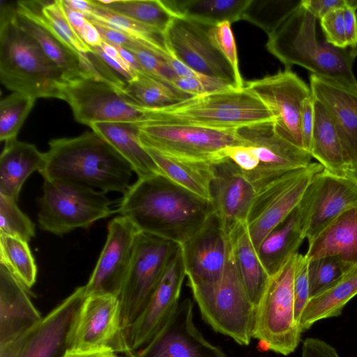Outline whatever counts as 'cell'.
Instances as JSON below:
<instances>
[{
    "label": "cell",
    "instance_id": "6da1fadb",
    "mask_svg": "<svg viewBox=\"0 0 357 357\" xmlns=\"http://www.w3.org/2000/svg\"><path fill=\"white\" fill-rule=\"evenodd\" d=\"M117 213L138 231L181 245L204 226L214 208L211 202L157 174L131 184Z\"/></svg>",
    "mask_w": 357,
    "mask_h": 357
},
{
    "label": "cell",
    "instance_id": "7a4b0ae2",
    "mask_svg": "<svg viewBox=\"0 0 357 357\" xmlns=\"http://www.w3.org/2000/svg\"><path fill=\"white\" fill-rule=\"evenodd\" d=\"M39 172L44 180L124 194L131 185L133 169L107 141L92 131L50 141Z\"/></svg>",
    "mask_w": 357,
    "mask_h": 357
},
{
    "label": "cell",
    "instance_id": "3957f363",
    "mask_svg": "<svg viewBox=\"0 0 357 357\" xmlns=\"http://www.w3.org/2000/svg\"><path fill=\"white\" fill-rule=\"evenodd\" d=\"M318 22L301 3L268 36L266 49L287 69L300 66L312 75L357 91V79L353 70L357 48H340L330 44Z\"/></svg>",
    "mask_w": 357,
    "mask_h": 357
},
{
    "label": "cell",
    "instance_id": "277c9868",
    "mask_svg": "<svg viewBox=\"0 0 357 357\" xmlns=\"http://www.w3.org/2000/svg\"><path fill=\"white\" fill-rule=\"evenodd\" d=\"M13 17L0 22L2 84L13 92L25 93L36 99L63 100L69 82L63 73L38 44L14 22Z\"/></svg>",
    "mask_w": 357,
    "mask_h": 357
},
{
    "label": "cell",
    "instance_id": "5b68a950",
    "mask_svg": "<svg viewBox=\"0 0 357 357\" xmlns=\"http://www.w3.org/2000/svg\"><path fill=\"white\" fill-rule=\"evenodd\" d=\"M236 132L241 143L225 149L222 159L236 165L255 190L270 181L312 162L310 153L276 132L273 121L241 127Z\"/></svg>",
    "mask_w": 357,
    "mask_h": 357
},
{
    "label": "cell",
    "instance_id": "8992f818",
    "mask_svg": "<svg viewBox=\"0 0 357 357\" xmlns=\"http://www.w3.org/2000/svg\"><path fill=\"white\" fill-rule=\"evenodd\" d=\"M270 121L274 119L268 107L245 86L190 97L172 106L151 110V122L218 129H238Z\"/></svg>",
    "mask_w": 357,
    "mask_h": 357
},
{
    "label": "cell",
    "instance_id": "52a82bcc",
    "mask_svg": "<svg viewBox=\"0 0 357 357\" xmlns=\"http://www.w3.org/2000/svg\"><path fill=\"white\" fill-rule=\"evenodd\" d=\"M192 292L203 319L215 331L230 337L241 345L250 344L255 307L236 266L231 243L220 279L211 286L193 289Z\"/></svg>",
    "mask_w": 357,
    "mask_h": 357
},
{
    "label": "cell",
    "instance_id": "ba28073f",
    "mask_svg": "<svg viewBox=\"0 0 357 357\" xmlns=\"http://www.w3.org/2000/svg\"><path fill=\"white\" fill-rule=\"evenodd\" d=\"M38 201V227L62 236L76 229L88 228L95 222L112 215L117 210L106 193L59 180H44Z\"/></svg>",
    "mask_w": 357,
    "mask_h": 357
},
{
    "label": "cell",
    "instance_id": "9c48e42d",
    "mask_svg": "<svg viewBox=\"0 0 357 357\" xmlns=\"http://www.w3.org/2000/svg\"><path fill=\"white\" fill-rule=\"evenodd\" d=\"M296 254L270 276L255 307L252 337L266 342L270 350L284 356L295 351L303 333L294 316V271Z\"/></svg>",
    "mask_w": 357,
    "mask_h": 357
},
{
    "label": "cell",
    "instance_id": "30bf717a",
    "mask_svg": "<svg viewBox=\"0 0 357 357\" xmlns=\"http://www.w3.org/2000/svg\"><path fill=\"white\" fill-rule=\"evenodd\" d=\"M138 128L144 147L189 161L213 163L222 160L225 149L241 143L236 129L174 122H151Z\"/></svg>",
    "mask_w": 357,
    "mask_h": 357
},
{
    "label": "cell",
    "instance_id": "8fae6325",
    "mask_svg": "<svg viewBox=\"0 0 357 357\" xmlns=\"http://www.w3.org/2000/svg\"><path fill=\"white\" fill-rule=\"evenodd\" d=\"M75 119L91 126L98 123H119L137 127L151 122V108H146L123 89L102 79L83 78L69 82L63 100Z\"/></svg>",
    "mask_w": 357,
    "mask_h": 357
},
{
    "label": "cell",
    "instance_id": "7c38bea8",
    "mask_svg": "<svg viewBox=\"0 0 357 357\" xmlns=\"http://www.w3.org/2000/svg\"><path fill=\"white\" fill-rule=\"evenodd\" d=\"M180 246L165 238L138 233L130 267L119 296L121 327L126 335Z\"/></svg>",
    "mask_w": 357,
    "mask_h": 357
},
{
    "label": "cell",
    "instance_id": "4fadbf2b",
    "mask_svg": "<svg viewBox=\"0 0 357 357\" xmlns=\"http://www.w3.org/2000/svg\"><path fill=\"white\" fill-rule=\"evenodd\" d=\"M324 169L319 162L287 172L256 190L246 220L250 238L258 249L265 237L298 205L315 174Z\"/></svg>",
    "mask_w": 357,
    "mask_h": 357
},
{
    "label": "cell",
    "instance_id": "5bb4252c",
    "mask_svg": "<svg viewBox=\"0 0 357 357\" xmlns=\"http://www.w3.org/2000/svg\"><path fill=\"white\" fill-rule=\"evenodd\" d=\"M68 349L91 350L109 348L126 357H134L121 327L118 296L110 294L86 296L72 324Z\"/></svg>",
    "mask_w": 357,
    "mask_h": 357
},
{
    "label": "cell",
    "instance_id": "9a60e30c",
    "mask_svg": "<svg viewBox=\"0 0 357 357\" xmlns=\"http://www.w3.org/2000/svg\"><path fill=\"white\" fill-rule=\"evenodd\" d=\"M86 296L81 286L46 316L10 342L0 345V357H63L75 316Z\"/></svg>",
    "mask_w": 357,
    "mask_h": 357
},
{
    "label": "cell",
    "instance_id": "2e32d148",
    "mask_svg": "<svg viewBox=\"0 0 357 357\" xmlns=\"http://www.w3.org/2000/svg\"><path fill=\"white\" fill-rule=\"evenodd\" d=\"M268 107L273 116L276 132L303 149L301 130L304 101L312 96L310 86L291 69L285 68L263 78L245 82Z\"/></svg>",
    "mask_w": 357,
    "mask_h": 357
},
{
    "label": "cell",
    "instance_id": "e0dca14e",
    "mask_svg": "<svg viewBox=\"0 0 357 357\" xmlns=\"http://www.w3.org/2000/svg\"><path fill=\"white\" fill-rule=\"evenodd\" d=\"M211 26L176 16L165 33L167 47L192 70L238 88L232 68L209 36Z\"/></svg>",
    "mask_w": 357,
    "mask_h": 357
},
{
    "label": "cell",
    "instance_id": "ac0fdd59",
    "mask_svg": "<svg viewBox=\"0 0 357 357\" xmlns=\"http://www.w3.org/2000/svg\"><path fill=\"white\" fill-rule=\"evenodd\" d=\"M297 207L309 241L341 213L357 207V182L324 168L314 175Z\"/></svg>",
    "mask_w": 357,
    "mask_h": 357
},
{
    "label": "cell",
    "instance_id": "d6986e66",
    "mask_svg": "<svg viewBox=\"0 0 357 357\" xmlns=\"http://www.w3.org/2000/svg\"><path fill=\"white\" fill-rule=\"evenodd\" d=\"M185 276L180 246L165 268L145 307L126 333L128 346L134 355L156 336L174 313L180 302Z\"/></svg>",
    "mask_w": 357,
    "mask_h": 357
},
{
    "label": "cell",
    "instance_id": "ffe728a7",
    "mask_svg": "<svg viewBox=\"0 0 357 357\" xmlns=\"http://www.w3.org/2000/svg\"><path fill=\"white\" fill-rule=\"evenodd\" d=\"M139 232L134 225L122 215L109 222L106 242L93 273L84 285L86 296L110 294L119 297Z\"/></svg>",
    "mask_w": 357,
    "mask_h": 357
},
{
    "label": "cell",
    "instance_id": "44dd1931",
    "mask_svg": "<svg viewBox=\"0 0 357 357\" xmlns=\"http://www.w3.org/2000/svg\"><path fill=\"white\" fill-rule=\"evenodd\" d=\"M230 243L229 236L213 213L197 233L181 245L191 290L211 286L220 279Z\"/></svg>",
    "mask_w": 357,
    "mask_h": 357
},
{
    "label": "cell",
    "instance_id": "7402d4cb",
    "mask_svg": "<svg viewBox=\"0 0 357 357\" xmlns=\"http://www.w3.org/2000/svg\"><path fill=\"white\" fill-rule=\"evenodd\" d=\"M135 357H227L208 342L193 321L192 303L185 298L156 336Z\"/></svg>",
    "mask_w": 357,
    "mask_h": 357
},
{
    "label": "cell",
    "instance_id": "603a6c76",
    "mask_svg": "<svg viewBox=\"0 0 357 357\" xmlns=\"http://www.w3.org/2000/svg\"><path fill=\"white\" fill-rule=\"evenodd\" d=\"M211 183L214 213L225 234L230 236L245 224L256 190L238 167L223 158L213 163Z\"/></svg>",
    "mask_w": 357,
    "mask_h": 357
},
{
    "label": "cell",
    "instance_id": "cb8c5ba5",
    "mask_svg": "<svg viewBox=\"0 0 357 357\" xmlns=\"http://www.w3.org/2000/svg\"><path fill=\"white\" fill-rule=\"evenodd\" d=\"M312 96L326 109L338 132L349 169L357 165V91L310 74Z\"/></svg>",
    "mask_w": 357,
    "mask_h": 357
},
{
    "label": "cell",
    "instance_id": "d4e9b609",
    "mask_svg": "<svg viewBox=\"0 0 357 357\" xmlns=\"http://www.w3.org/2000/svg\"><path fill=\"white\" fill-rule=\"evenodd\" d=\"M41 318L28 289L0 264V345L13 340Z\"/></svg>",
    "mask_w": 357,
    "mask_h": 357
},
{
    "label": "cell",
    "instance_id": "484cf974",
    "mask_svg": "<svg viewBox=\"0 0 357 357\" xmlns=\"http://www.w3.org/2000/svg\"><path fill=\"white\" fill-rule=\"evenodd\" d=\"M13 20L38 44L45 55L63 73L68 82L83 78L99 79L96 68L86 54L73 50L50 30L17 11Z\"/></svg>",
    "mask_w": 357,
    "mask_h": 357
},
{
    "label": "cell",
    "instance_id": "4316f807",
    "mask_svg": "<svg viewBox=\"0 0 357 357\" xmlns=\"http://www.w3.org/2000/svg\"><path fill=\"white\" fill-rule=\"evenodd\" d=\"M307 260L336 256L357 265V207L341 213L308 241Z\"/></svg>",
    "mask_w": 357,
    "mask_h": 357
},
{
    "label": "cell",
    "instance_id": "83f0119b",
    "mask_svg": "<svg viewBox=\"0 0 357 357\" xmlns=\"http://www.w3.org/2000/svg\"><path fill=\"white\" fill-rule=\"evenodd\" d=\"M45 153L17 139L5 142L0 157V195L17 201L22 187L35 171L40 172Z\"/></svg>",
    "mask_w": 357,
    "mask_h": 357
},
{
    "label": "cell",
    "instance_id": "f1b7e54d",
    "mask_svg": "<svg viewBox=\"0 0 357 357\" xmlns=\"http://www.w3.org/2000/svg\"><path fill=\"white\" fill-rule=\"evenodd\" d=\"M305 238L298 207L262 241L257 250L269 276L277 273L295 254Z\"/></svg>",
    "mask_w": 357,
    "mask_h": 357
},
{
    "label": "cell",
    "instance_id": "f546056e",
    "mask_svg": "<svg viewBox=\"0 0 357 357\" xmlns=\"http://www.w3.org/2000/svg\"><path fill=\"white\" fill-rule=\"evenodd\" d=\"M90 128L129 162L138 178L162 174L152 157L142 145L137 126L119 123H98Z\"/></svg>",
    "mask_w": 357,
    "mask_h": 357
},
{
    "label": "cell",
    "instance_id": "4dcf8cb0",
    "mask_svg": "<svg viewBox=\"0 0 357 357\" xmlns=\"http://www.w3.org/2000/svg\"><path fill=\"white\" fill-rule=\"evenodd\" d=\"M357 295V265L317 295L310 298L300 319L302 332L321 319L342 314L347 303Z\"/></svg>",
    "mask_w": 357,
    "mask_h": 357
},
{
    "label": "cell",
    "instance_id": "1f68e13d",
    "mask_svg": "<svg viewBox=\"0 0 357 357\" xmlns=\"http://www.w3.org/2000/svg\"><path fill=\"white\" fill-rule=\"evenodd\" d=\"M161 174L173 183L212 202L213 163L178 159L144 147Z\"/></svg>",
    "mask_w": 357,
    "mask_h": 357
},
{
    "label": "cell",
    "instance_id": "d6a6232c",
    "mask_svg": "<svg viewBox=\"0 0 357 357\" xmlns=\"http://www.w3.org/2000/svg\"><path fill=\"white\" fill-rule=\"evenodd\" d=\"M313 100L314 122L310 153L324 169L346 174L349 165L334 122L324 105Z\"/></svg>",
    "mask_w": 357,
    "mask_h": 357
},
{
    "label": "cell",
    "instance_id": "836d02e7",
    "mask_svg": "<svg viewBox=\"0 0 357 357\" xmlns=\"http://www.w3.org/2000/svg\"><path fill=\"white\" fill-rule=\"evenodd\" d=\"M229 238L238 272L248 296L256 307L270 276L259 258L245 224L241 225Z\"/></svg>",
    "mask_w": 357,
    "mask_h": 357
},
{
    "label": "cell",
    "instance_id": "e575fe53",
    "mask_svg": "<svg viewBox=\"0 0 357 357\" xmlns=\"http://www.w3.org/2000/svg\"><path fill=\"white\" fill-rule=\"evenodd\" d=\"M176 16L205 24L215 25L241 20L250 0H170L164 1Z\"/></svg>",
    "mask_w": 357,
    "mask_h": 357
},
{
    "label": "cell",
    "instance_id": "d590c367",
    "mask_svg": "<svg viewBox=\"0 0 357 357\" xmlns=\"http://www.w3.org/2000/svg\"><path fill=\"white\" fill-rule=\"evenodd\" d=\"M102 6L165 35L176 17L163 0H96Z\"/></svg>",
    "mask_w": 357,
    "mask_h": 357
},
{
    "label": "cell",
    "instance_id": "8d00e7d4",
    "mask_svg": "<svg viewBox=\"0 0 357 357\" xmlns=\"http://www.w3.org/2000/svg\"><path fill=\"white\" fill-rule=\"evenodd\" d=\"M123 91L142 106L151 109L172 106L190 98L170 84L143 73H137Z\"/></svg>",
    "mask_w": 357,
    "mask_h": 357
},
{
    "label": "cell",
    "instance_id": "74e56055",
    "mask_svg": "<svg viewBox=\"0 0 357 357\" xmlns=\"http://www.w3.org/2000/svg\"><path fill=\"white\" fill-rule=\"evenodd\" d=\"M91 1L92 9L85 15L88 20L118 29L139 41L156 48L169 51L163 33L114 13L98 4L96 0Z\"/></svg>",
    "mask_w": 357,
    "mask_h": 357
},
{
    "label": "cell",
    "instance_id": "f35d334b",
    "mask_svg": "<svg viewBox=\"0 0 357 357\" xmlns=\"http://www.w3.org/2000/svg\"><path fill=\"white\" fill-rule=\"evenodd\" d=\"M0 264L6 266L27 289L35 284L37 267L28 242L0 234Z\"/></svg>",
    "mask_w": 357,
    "mask_h": 357
},
{
    "label": "cell",
    "instance_id": "ab89813d",
    "mask_svg": "<svg viewBox=\"0 0 357 357\" xmlns=\"http://www.w3.org/2000/svg\"><path fill=\"white\" fill-rule=\"evenodd\" d=\"M301 3V0H250L241 20L259 27L268 36Z\"/></svg>",
    "mask_w": 357,
    "mask_h": 357
},
{
    "label": "cell",
    "instance_id": "60d3db41",
    "mask_svg": "<svg viewBox=\"0 0 357 357\" xmlns=\"http://www.w3.org/2000/svg\"><path fill=\"white\" fill-rule=\"evenodd\" d=\"M36 98L25 93L13 92L0 102V140L8 142L17 135L32 109Z\"/></svg>",
    "mask_w": 357,
    "mask_h": 357
},
{
    "label": "cell",
    "instance_id": "b9f144b4",
    "mask_svg": "<svg viewBox=\"0 0 357 357\" xmlns=\"http://www.w3.org/2000/svg\"><path fill=\"white\" fill-rule=\"evenodd\" d=\"M353 267L336 256L308 260L310 298L325 290Z\"/></svg>",
    "mask_w": 357,
    "mask_h": 357
},
{
    "label": "cell",
    "instance_id": "7bdbcfd3",
    "mask_svg": "<svg viewBox=\"0 0 357 357\" xmlns=\"http://www.w3.org/2000/svg\"><path fill=\"white\" fill-rule=\"evenodd\" d=\"M17 201L0 195V234L29 242L36 234V226L18 207Z\"/></svg>",
    "mask_w": 357,
    "mask_h": 357
},
{
    "label": "cell",
    "instance_id": "ee69618b",
    "mask_svg": "<svg viewBox=\"0 0 357 357\" xmlns=\"http://www.w3.org/2000/svg\"><path fill=\"white\" fill-rule=\"evenodd\" d=\"M209 36L215 46L232 68L237 80L238 88L245 86L239 70L238 59L235 39L231 28V23L224 22L211 26Z\"/></svg>",
    "mask_w": 357,
    "mask_h": 357
},
{
    "label": "cell",
    "instance_id": "f6af8a7d",
    "mask_svg": "<svg viewBox=\"0 0 357 357\" xmlns=\"http://www.w3.org/2000/svg\"><path fill=\"white\" fill-rule=\"evenodd\" d=\"M294 316L296 324L310 299L308 260L305 255H296L294 271ZM300 328V327H299Z\"/></svg>",
    "mask_w": 357,
    "mask_h": 357
},
{
    "label": "cell",
    "instance_id": "bcb514c9",
    "mask_svg": "<svg viewBox=\"0 0 357 357\" xmlns=\"http://www.w3.org/2000/svg\"><path fill=\"white\" fill-rule=\"evenodd\" d=\"M171 85L190 97L236 88L220 79L206 75L201 77L177 76Z\"/></svg>",
    "mask_w": 357,
    "mask_h": 357
},
{
    "label": "cell",
    "instance_id": "7dc6e473",
    "mask_svg": "<svg viewBox=\"0 0 357 357\" xmlns=\"http://www.w3.org/2000/svg\"><path fill=\"white\" fill-rule=\"evenodd\" d=\"M326 40L333 46L347 47L344 22V8L331 11L319 20Z\"/></svg>",
    "mask_w": 357,
    "mask_h": 357
},
{
    "label": "cell",
    "instance_id": "c3c4849f",
    "mask_svg": "<svg viewBox=\"0 0 357 357\" xmlns=\"http://www.w3.org/2000/svg\"><path fill=\"white\" fill-rule=\"evenodd\" d=\"M314 122V100L311 96L307 98L303 102L301 119V130L303 147V149L308 153H310V150Z\"/></svg>",
    "mask_w": 357,
    "mask_h": 357
},
{
    "label": "cell",
    "instance_id": "681fc988",
    "mask_svg": "<svg viewBox=\"0 0 357 357\" xmlns=\"http://www.w3.org/2000/svg\"><path fill=\"white\" fill-rule=\"evenodd\" d=\"M301 357H340L328 342L315 337H307L302 345Z\"/></svg>",
    "mask_w": 357,
    "mask_h": 357
},
{
    "label": "cell",
    "instance_id": "f907efd6",
    "mask_svg": "<svg viewBox=\"0 0 357 357\" xmlns=\"http://www.w3.org/2000/svg\"><path fill=\"white\" fill-rule=\"evenodd\" d=\"M357 0H347L344 8L345 36L348 47L357 48Z\"/></svg>",
    "mask_w": 357,
    "mask_h": 357
},
{
    "label": "cell",
    "instance_id": "816d5d0a",
    "mask_svg": "<svg viewBox=\"0 0 357 357\" xmlns=\"http://www.w3.org/2000/svg\"><path fill=\"white\" fill-rule=\"evenodd\" d=\"M347 0H302L301 5L318 20L327 13L346 6Z\"/></svg>",
    "mask_w": 357,
    "mask_h": 357
},
{
    "label": "cell",
    "instance_id": "f5cc1de1",
    "mask_svg": "<svg viewBox=\"0 0 357 357\" xmlns=\"http://www.w3.org/2000/svg\"><path fill=\"white\" fill-rule=\"evenodd\" d=\"M79 37L90 47H100L102 43V38L96 26L89 20Z\"/></svg>",
    "mask_w": 357,
    "mask_h": 357
},
{
    "label": "cell",
    "instance_id": "db71d44e",
    "mask_svg": "<svg viewBox=\"0 0 357 357\" xmlns=\"http://www.w3.org/2000/svg\"><path fill=\"white\" fill-rule=\"evenodd\" d=\"M70 8L83 14H88L92 9L91 0H63Z\"/></svg>",
    "mask_w": 357,
    "mask_h": 357
},
{
    "label": "cell",
    "instance_id": "11a10c76",
    "mask_svg": "<svg viewBox=\"0 0 357 357\" xmlns=\"http://www.w3.org/2000/svg\"><path fill=\"white\" fill-rule=\"evenodd\" d=\"M346 174L353 178L357 182V165L349 168Z\"/></svg>",
    "mask_w": 357,
    "mask_h": 357
},
{
    "label": "cell",
    "instance_id": "9f6ffc18",
    "mask_svg": "<svg viewBox=\"0 0 357 357\" xmlns=\"http://www.w3.org/2000/svg\"><path fill=\"white\" fill-rule=\"evenodd\" d=\"M258 348H259V350L261 351H266L268 350H270L268 344L266 342H265L264 341H261V340L259 341Z\"/></svg>",
    "mask_w": 357,
    "mask_h": 357
}]
</instances>
